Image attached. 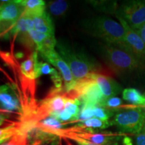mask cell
I'll return each instance as SVG.
<instances>
[{"mask_svg": "<svg viewBox=\"0 0 145 145\" xmlns=\"http://www.w3.org/2000/svg\"><path fill=\"white\" fill-rule=\"evenodd\" d=\"M57 47L61 57L67 63L75 81L82 80L94 74L110 75V71L89 59L81 52H76L63 42H57Z\"/></svg>", "mask_w": 145, "mask_h": 145, "instance_id": "obj_1", "label": "cell"}, {"mask_svg": "<svg viewBox=\"0 0 145 145\" xmlns=\"http://www.w3.org/2000/svg\"><path fill=\"white\" fill-rule=\"evenodd\" d=\"M83 26L88 34L103 40L106 43L128 46L122 26L111 18L106 16L91 18L84 22Z\"/></svg>", "mask_w": 145, "mask_h": 145, "instance_id": "obj_2", "label": "cell"}, {"mask_svg": "<svg viewBox=\"0 0 145 145\" xmlns=\"http://www.w3.org/2000/svg\"><path fill=\"white\" fill-rule=\"evenodd\" d=\"M103 56L111 71L125 74L144 68L128 46L106 44L103 45Z\"/></svg>", "mask_w": 145, "mask_h": 145, "instance_id": "obj_3", "label": "cell"}, {"mask_svg": "<svg viewBox=\"0 0 145 145\" xmlns=\"http://www.w3.org/2000/svg\"><path fill=\"white\" fill-rule=\"evenodd\" d=\"M67 93L72 99H78L81 105L101 106L105 100L100 89L93 79V75L86 79L75 81L73 88Z\"/></svg>", "mask_w": 145, "mask_h": 145, "instance_id": "obj_4", "label": "cell"}, {"mask_svg": "<svg viewBox=\"0 0 145 145\" xmlns=\"http://www.w3.org/2000/svg\"><path fill=\"white\" fill-rule=\"evenodd\" d=\"M72 99L65 89H53L46 98L41 101L34 114V120L39 122L47 117L61 112L70 100Z\"/></svg>", "mask_w": 145, "mask_h": 145, "instance_id": "obj_5", "label": "cell"}, {"mask_svg": "<svg viewBox=\"0 0 145 145\" xmlns=\"http://www.w3.org/2000/svg\"><path fill=\"white\" fill-rule=\"evenodd\" d=\"M144 121V110L140 108H133L116 112L112 124L122 132L138 134L142 131Z\"/></svg>", "mask_w": 145, "mask_h": 145, "instance_id": "obj_6", "label": "cell"}, {"mask_svg": "<svg viewBox=\"0 0 145 145\" xmlns=\"http://www.w3.org/2000/svg\"><path fill=\"white\" fill-rule=\"evenodd\" d=\"M116 15L122 17L130 28L137 31L145 23V1H125L117 11Z\"/></svg>", "mask_w": 145, "mask_h": 145, "instance_id": "obj_7", "label": "cell"}, {"mask_svg": "<svg viewBox=\"0 0 145 145\" xmlns=\"http://www.w3.org/2000/svg\"><path fill=\"white\" fill-rule=\"evenodd\" d=\"M23 12L21 1H0V35L11 32Z\"/></svg>", "mask_w": 145, "mask_h": 145, "instance_id": "obj_8", "label": "cell"}, {"mask_svg": "<svg viewBox=\"0 0 145 145\" xmlns=\"http://www.w3.org/2000/svg\"><path fill=\"white\" fill-rule=\"evenodd\" d=\"M124 30L125 42L130 51L145 67V44L138 33L132 29L122 17L116 15Z\"/></svg>", "mask_w": 145, "mask_h": 145, "instance_id": "obj_9", "label": "cell"}, {"mask_svg": "<svg viewBox=\"0 0 145 145\" xmlns=\"http://www.w3.org/2000/svg\"><path fill=\"white\" fill-rule=\"evenodd\" d=\"M42 57L59 69L60 74L63 77L65 91L68 92L71 90L75 84V79L67 63L65 62L58 52L54 50Z\"/></svg>", "mask_w": 145, "mask_h": 145, "instance_id": "obj_10", "label": "cell"}, {"mask_svg": "<svg viewBox=\"0 0 145 145\" xmlns=\"http://www.w3.org/2000/svg\"><path fill=\"white\" fill-rule=\"evenodd\" d=\"M93 79L100 89L105 99L116 95L122 91V87L110 75L104 74H95Z\"/></svg>", "mask_w": 145, "mask_h": 145, "instance_id": "obj_11", "label": "cell"}, {"mask_svg": "<svg viewBox=\"0 0 145 145\" xmlns=\"http://www.w3.org/2000/svg\"><path fill=\"white\" fill-rule=\"evenodd\" d=\"M0 105L8 112L20 110V104L14 91L7 85L0 86Z\"/></svg>", "mask_w": 145, "mask_h": 145, "instance_id": "obj_12", "label": "cell"}, {"mask_svg": "<svg viewBox=\"0 0 145 145\" xmlns=\"http://www.w3.org/2000/svg\"><path fill=\"white\" fill-rule=\"evenodd\" d=\"M24 7L22 16L33 18L46 12V3L42 0H22Z\"/></svg>", "mask_w": 145, "mask_h": 145, "instance_id": "obj_13", "label": "cell"}, {"mask_svg": "<svg viewBox=\"0 0 145 145\" xmlns=\"http://www.w3.org/2000/svg\"><path fill=\"white\" fill-rule=\"evenodd\" d=\"M34 30L47 35H54V27L49 14L46 12L32 18Z\"/></svg>", "mask_w": 145, "mask_h": 145, "instance_id": "obj_14", "label": "cell"}, {"mask_svg": "<svg viewBox=\"0 0 145 145\" xmlns=\"http://www.w3.org/2000/svg\"><path fill=\"white\" fill-rule=\"evenodd\" d=\"M39 61H38L37 52L30 54L21 64V71L23 75L29 79H35L39 78L38 75V66Z\"/></svg>", "mask_w": 145, "mask_h": 145, "instance_id": "obj_15", "label": "cell"}, {"mask_svg": "<svg viewBox=\"0 0 145 145\" xmlns=\"http://www.w3.org/2000/svg\"><path fill=\"white\" fill-rule=\"evenodd\" d=\"M38 75L39 77L42 75H48L50 76L55 88L61 89L63 87L62 76L55 69L51 67L48 63H40L38 66Z\"/></svg>", "mask_w": 145, "mask_h": 145, "instance_id": "obj_16", "label": "cell"}, {"mask_svg": "<svg viewBox=\"0 0 145 145\" xmlns=\"http://www.w3.org/2000/svg\"><path fill=\"white\" fill-rule=\"evenodd\" d=\"M110 126H112V121L101 120L100 119L93 118L79 122L73 128L83 130H93V129H105Z\"/></svg>", "mask_w": 145, "mask_h": 145, "instance_id": "obj_17", "label": "cell"}, {"mask_svg": "<svg viewBox=\"0 0 145 145\" xmlns=\"http://www.w3.org/2000/svg\"><path fill=\"white\" fill-rule=\"evenodd\" d=\"M122 97L125 101L135 106L145 108V96L135 88H126L122 91Z\"/></svg>", "mask_w": 145, "mask_h": 145, "instance_id": "obj_18", "label": "cell"}, {"mask_svg": "<svg viewBox=\"0 0 145 145\" xmlns=\"http://www.w3.org/2000/svg\"><path fill=\"white\" fill-rule=\"evenodd\" d=\"M24 127L16 124L0 128V144H2L8 140H11L18 133L22 131Z\"/></svg>", "mask_w": 145, "mask_h": 145, "instance_id": "obj_19", "label": "cell"}, {"mask_svg": "<svg viewBox=\"0 0 145 145\" xmlns=\"http://www.w3.org/2000/svg\"><path fill=\"white\" fill-rule=\"evenodd\" d=\"M48 8L50 14L54 16H61L69 8V3L63 0L50 1L48 4Z\"/></svg>", "mask_w": 145, "mask_h": 145, "instance_id": "obj_20", "label": "cell"}, {"mask_svg": "<svg viewBox=\"0 0 145 145\" xmlns=\"http://www.w3.org/2000/svg\"><path fill=\"white\" fill-rule=\"evenodd\" d=\"M101 106L110 109L114 112H118L122 110L124 106L122 99L118 97H112L105 99Z\"/></svg>", "mask_w": 145, "mask_h": 145, "instance_id": "obj_21", "label": "cell"}, {"mask_svg": "<svg viewBox=\"0 0 145 145\" xmlns=\"http://www.w3.org/2000/svg\"><path fill=\"white\" fill-rule=\"evenodd\" d=\"M93 115L94 118H96L100 119L101 120L108 121L115 114H114V112L110 109L100 106H95L94 107Z\"/></svg>", "mask_w": 145, "mask_h": 145, "instance_id": "obj_22", "label": "cell"}, {"mask_svg": "<svg viewBox=\"0 0 145 145\" xmlns=\"http://www.w3.org/2000/svg\"><path fill=\"white\" fill-rule=\"evenodd\" d=\"M95 106L90 104H82L81 107L80 112H79V117L76 122H83L87 120L93 118H94L93 110Z\"/></svg>", "mask_w": 145, "mask_h": 145, "instance_id": "obj_23", "label": "cell"}, {"mask_svg": "<svg viewBox=\"0 0 145 145\" xmlns=\"http://www.w3.org/2000/svg\"><path fill=\"white\" fill-rule=\"evenodd\" d=\"M26 139V132L23 129L22 131L12 138L8 142L5 143L3 145H27Z\"/></svg>", "mask_w": 145, "mask_h": 145, "instance_id": "obj_24", "label": "cell"}, {"mask_svg": "<svg viewBox=\"0 0 145 145\" xmlns=\"http://www.w3.org/2000/svg\"><path fill=\"white\" fill-rule=\"evenodd\" d=\"M94 5H95V7H97V8H100V10L102 11L117 13L116 3L109 2V1H100V2H95Z\"/></svg>", "mask_w": 145, "mask_h": 145, "instance_id": "obj_25", "label": "cell"}, {"mask_svg": "<svg viewBox=\"0 0 145 145\" xmlns=\"http://www.w3.org/2000/svg\"><path fill=\"white\" fill-rule=\"evenodd\" d=\"M29 34H30V38L32 40L35 44L36 47H38L40 44L44 41V40L47 37V34H44L36 31V30H32L29 31Z\"/></svg>", "mask_w": 145, "mask_h": 145, "instance_id": "obj_26", "label": "cell"}, {"mask_svg": "<svg viewBox=\"0 0 145 145\" xmlns=\"http://www.w3.org/2000/svg\"><path fill=\"white\" fill-rule=\"evenodd\" d=\"M63 136H64L65 137H67L69 138L74 140L78 145H95L92 144V143H91L90 142H89V141H87L86 140H84V139L78 137H76V136L70 135V134H65V135H63Z\"/></svg>", "mask_w": 145, "mask_h": 145, "instance_id": "obj_27", "label": "cell"}, {"mask_svg": "<svg viewBox=\"0 0 145 145\" xmlns=\"http://www.w3.org/2000/svg\"><path fill=\"white\" fill-rule=\"evenodd\" d=\"M136 144L145 145V133L140 132L136 135Z\"/></svg>", "mask_w": 145, "mask_h": 145, "instance_id": "obj_28", "label": "cell"}, {"mask_svg": "<svg viewBox=\"0 0 145 145\" xmlns=\"http://www.w3.org/2000/svg\"><path fill=\"white\" fill-rule=\"evenodd\" d=\"M145 44V23L137 31Z\"/></svg>", "mask_w": 145, "mask_h": 145, "instance_id": "obj_29", "label": "cell"}, {"mask_svg": "<svg viewBox=\"0 0 145 145\" xmlns=\"http://www.w3.org/2000/svg\"><path fill=\"white\" fill-rule=\"evenodd\" d=\"M7 119V116L5 115V114L0 113V126L1 125H3L4 124V122L6 121Z\"/></svg>", "mask_w": 145, "mask_h": 145, "instance_id": "obj_30", "label": "cell"}, {"mask_svg": "<svg viewBox=\"0 0 145 145\" xmlns=\"http://www.w3.org/2000/svg\"><path fill=\"white\" fill-rule=\"evenodd\" d=\"M144 125H143L142 130V131H141V132H144V133H145V109H144Z\"/></svg>", "mask_w": 145, "mask_h": 145, "instance_id": "obj_31", "label": "cell"}, {"mask_svg": "<svg viewBox=\"0 0 145 145\" xmlns=\"http://www.w3.org/2000/svg\"><path fill=\"white\" fill-rule=\"evenodd\" d=\"M144 96H145V93H144Z\"/></svg>", "mask_w": 145, "mask_h": 145, "instance_id": "obj_32", "label": "cell"}]
</instances>
